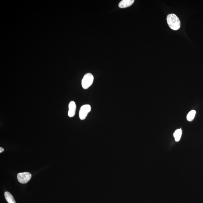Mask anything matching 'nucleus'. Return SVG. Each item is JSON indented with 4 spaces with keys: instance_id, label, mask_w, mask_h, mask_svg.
Wrapping results in <instances>:
<instances>
[{
    "instance_id": "obj_1",
    "label": "nucleus",
    "mask_w": 203,
    "mask_h": 203,
    "mask_svg": "<svg viewBox=\"0 0 203 203\" xmlns=\"http://www.w3.org/2000/svg\"><path fill=\"white\" fill-rule=\"evenodd\" d=\"M167 21L169 27L173 30H178L181 27L179 19L175 14H171L168 15Z\"/></svg>"
},
{
    "instance_id": "obj_2",
    "label": "nucleus",
    "mask_w": 203,
    "mask_h": 203,
    "mask_svg": "<svg viewBox=\"0 0 203 203\" xmlns=\"http://www.w3.org/2000/svg\"><path fill=\"white\" fill-rule=\"evenodd\" d=\"M94 77L90 73H87L83 77L82 80V86L84 89H87L93 83Z\"/></svg>"
},
{
    "instance_id": "obj_3",
    "label": "nucleus",
    "mask_w": 203,
    "mask_h": 203,
    "mask_svg": "<svg viewBox=\"0 0 203 203\" xmlns=\"http://www.w3.org/2000/svg\"><path fill=\"white\" fill-rule=\"evenodd\" d=\"M91 110V107L90 105L85 104L82 106L80 108L79 114L80 119L81 120L85 119Z\"/></svg>"
},
{
    "instance_id": "obj_4",
    "label": "nucleus",
    "mask_w": 203,
    "mask_h": 203,
    "mask_svg": "<svg viewBox=\"0 0 203 203\" xmlns=\"http://www.w3.org/2000/svg\"><path fill=\"white\" fill-rule=\"evenodd\" d=\"M31 174L29 172L20 173L17 175V179L21 184H26L31 179Z\"/></svg>"
},
{
    "instance_id": "obj_5",
    "label": "nucleus",
    "mask_w": 203,
    "mask_h": 203,
    "mask_svg": "<svg viewBox=\"0 0 203 203\" xmlns=\"http://www.w3.org/2000/svg\"><path fill=\"white\" fill-rule=\"evenodd\" d=\"M76 104L74 101H71L69 103V111H68V115L70 118H72L74 117L76 113Z\"/></svg>"
},
{
    "instance_id": "obj_6",
    "label": "nucleus",
    "mask_w": 203,
    "mask_h": 203,
    "mask_svg": "<svg viewBox=\"0 0 203 203\" xmlns=\"http://www.w3.org/2000/svg\"><path fill=\"white\" fill-rule=\"evenodd\" d=\"M134 2V0H123L119 3V6L120 8L128 7L132 5Z\"/></svg>"
},
{
    "instance_id": "obj_7",
    "label": "nucleus",
    "mask_w": 203,
    "mask_h": 203,
    "mask_svg": "<svg viewBox=\"0 0 203 203\" xmlns=\"http://www.w3.org/2000/svg\"><path fill=\"white\" fill-rule=\"evenodd\" d=\"M4 195L6 200L8 203H16L13 195L10 192H5Z\"/></svg>"
},
{
    "instance_id": "obj_8",
    "label": "nucleus",
    "mask_w": 203,
    "mask_h": 203,
    "mask_svg": "<svg viewBox=\"0 0 203 203\" xmlns=\"http://www.w3.org/2000/svg\"><path fill=\"white\" fill-rule=\"evenodd\" d=\"M182 131L181 129H177L174 132V136L176 141H179L182 136Z\"/></svg>"
},
{
    "instance_id": "obj_9",
    "label": "nucleus",
    "mask_w": 203,
    "mask_h": 203,
    "mask_svg": "<svg viewBox=\"0 0 203 203\" xmlns=\"http://www.w3.org/2000/svg\"><path fill=\"white\" fill-rule=\"evenodd\" d=\"M196 111L195 110H191L187 115V119L188 121L191 122L193 120L195 116Z\"/></svg>"
},
{
    "instance_id": "obj_10",
    "label": "nucleus",
    "mask_w": 203,
    "mask_h": 203,
    "mask_svg": "<svg viewBox=\"0 0 203 203\" xmlns=\"http://www.w3.org/2000/svg\"><path fill=\"white\" fill-rule=\"evenodd\" d=\"M4 149H3V148H2V147H1L0 148V153H1L3 151H4Z\"/></svg>"
}]
</instances>
